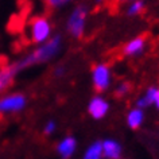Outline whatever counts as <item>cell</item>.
Listing matches in <instances>:
<instances>
[{
	"label": "cell",
	"mask_w": 159,
	"mask_h": 159,
	"mask_svg": "<svg viewBox=\"0 0 159 159\" xmlns=\"http://www.w3.org/2000/svg\"><path fill=\"white\" fill-rule=\"evenodd\" d=\"M88 7L86 6H77L67 18L66 30L71 37L80 39L84 35L85 26H86V18H88Z\"/></svg>",
	"instance_id": "3"
},
{
	"label": "cell",
	"mask_w": 159,
	"mask_h": 159,
	"mask_svg": "<svg viewBox=\"0 0 159 159\" xmlns=\"http://www.w3.org/2000/svg\"><path fill=\"white\" fill-rule=\"evenodd\" d=\"M69 2L70 0H46V3L51 7V8H59V7H63Z\"/></svg>",
	"instance_id": "17"
},
{
	"label": "cell",
	"mask_w": 159,
	"mask_h": 159,
	"mask_svg": "<svg viewBox=\"0 0 159 159\" xmlns=\"http://www.w3.org/2000/svg\"><path fill=\"white\" fill-rule=\"evenodd\" d=\"M97 3H101V0H97Z\"/></svg>",
	"instance_id": "21"
},
{
	"label": "cell",
	"mask_w": 159,
	"mask_h": 159,
	"mask_svg": "<svg viewBox=\"0 0 159 159\" xmlns=\"http://www.w3.org/2000/svg\"><path fill=\"white\" fill-rule=\"evenodd\" d=\"M19 71L20 70H19V67L16 66V63H12V65L8 63V65L0 67V93H2L3 90H6L12 84Z\"/></svg>",
	"instance_id": "7"
},
{
	"label": "cell",
	"mask_w": 159,
	"mask_h": 159,
	"mask_svg": "<svg viewBox=\"0 0 159 159\" xmlns=\"http://www.w3.org/2000/svg\"><path fill=\"white\" fill-rule=\"evenodd\" d=\"M85 159H100L102 158V143L101 142H94L92 143L84 154Z\"/></svg>",
	"instance_id": "13"
},
{
	"label": "cell",
	"mask_w": 159,
	"mask_h": 159,
	"mask_svg": "<svg viewBox=\"0 0 159 159\" xmlns=\"http://www.w3.org/2000/svg\"><path fill=\"white\" fill-rule=\"evenodd\" d=\"M92 81L93 86L97 92H105L109 89L112 82V73L107 63H98L92 70Z\"/></svg>",
	"instance_id": "4"
},
{
	"label": "cell",
	"mask_w": 159,
	"mask_h": 159,
	"mask_svg": "<svg viewBox=\"0 0 159 159\" xmlns=\"http://www.w3.org/2000/svg\"><path fill=\"white\" fill-rule=\"evenodd\" d=\"M66 73V67L59 65V66H55V69L53 70V74L55 75V77H62L63 74Z\"/></svg>",
	"instance_id": "18"
},
{
	"label": "cell",
	"mask_w": 159,
	"mask_h": 159,
	"mask_svg": "<svg viewBox=\"0 0 159 159\" xmlns=\"http://www.w3.org/2000/svg\"><path fill=\"white\" fill-rule=\"evenodd\" d=\"M55 129H57V124H55L54 120H49L43 127V134L45 135H53L55 132Z\"/></svg>",
	"instance_id": "16"
},
{
	"label": "cell",
	"mask_w": 159,
	"mask_h": 159,
	"mask_svg": "<svg viewBox=\"0 0 159 159\" xmlns=\"http://www.w3.org/2000/svg\"><path fill=\"white\" fill-rule=\"evenodd\" d=\"M121 2H132V0H121Z\"/></svg>",
	"instance_id": "20"
},
{
	"label": "cell",
	"mask_w": 159,
	"mask_h": 159,
	"mask_svg": "<svg viewBox=\"0 0 159 159\" xmlns=\"http://www.w3.org/2000/svg\"><path fill=\"white\" fill-rule=\"evenodd\" d=\"M157 89H158L157 86H150V88L146 90V93L136 101V107H139V108H142V109H146L147 107L152 105L155 94H157Z\"/></svg>",
	"instance_id": "12"
},
{
	"label": "cell",
	"mask_w": 159,
	"mask_h": 159,
	"mask_svg": "<svg viewBox=\"0 0 159 159\" xmlns=\"http://www.w3.org/2000/svg\"><path fill=\"white\" fill-rule=\"evenodd\" d=\"M61 49H62V37L61 35H54V37H50L46 42L41 43L30 54H27L26 57H23L20 61L15 63L19 67V70L38 65V63H46L51 61L61 51Z\"/></svg>",
	"instance_id": "1"
},
{
	"label": "cell",
	"mask_w": 159,
	"mask_h": 159,
	"mask_svg": "<svg viewBox=\"0 0 159 159\" xmlns=\"http://www.w3.org/2000/svg\"><path fill=\"white\" fill-rule=\"evenodd\" d=\"M77 150V140L73 136H66L57 144V152L61 158H70L73 157Z\"/></svg>",
	"instance_id": "9"
},
{
	"label": "cell",
	"mask_w": 159,
	"mask_h": 159,
	"mask_svg": "<svg viewBox=\"0 0 159 159\" xmlns=\"http://www.w3.org/2000/svg\"><path fill=\"white\" fill-rule=\"evenodd\" d=\"M143 121H144V111L142 108H139V107L131 109L128 115H127V124H128L131 129L140 128Z\"/></svg>",
	"instance_id": "11"
},
{
	"label": "cell",
	"mask_w": 159,
	"mask_h": 159,
	"mask_svg": "<svg viewBox=\"0 0 159 159\" xmlns=\"http://www.w3.org/2000/svg\"><path fill=\"white\" fill-rule=\"evenodd\" d=\"M144 2L143 0H132V3L128 6V8H127V15L128 16H138L139 14L143 12V10H144Z\"/></svg>",
	"instance_id": "14"
},
{
	"label": "cell",
	"mask_w": 159,
	"mask_h": 159,
	"mask_svg": "<svg viewBox=\"0 0 159 159\" xmlns=\"http://www.w3.org/2000/svg\"><path fill=\"white\" fill-rule=\"evenodd\" d=\"M154 105L157 107V109H159V88L157 89V94H155V98H154Z\"/></svg>",
	"instance_id": "19"
},
{
	"label": "cell",
	"mask_w": 159,
	"mask_h": 159,
	"mask_svg": "<svg viewBox=\"0 0 159 159\" xmlns=\"http://www.w3.org/2000/svg\"><path fill=\"white\" fill-rule=\"evenodd\" d=\"M129 90H131V84L129 82H120L117 86H116V89H115V96H116L117 98H123V97H125L127 94L129 93Z\"/></svg>",
	"instance_id": "15"
},
{
	"label": "cell",
	"mask_w": 159,
	"mask_h": 159,
	"mask_svg": "<svg viewBox=\"0 0 159 159\" xmlns=\"http://www.w3.org/2000/svg\"><path fill=\"white\" fill-rule=\"evenodd\" d=\"M102 143V157L108 159H117L121 157V146L120 143L113 139H105Z\"/></svg>",
	"instance_id": "10"
},
{
	"label": "cell",
	"mask_w": 159,
	"mask_h": 159,
	"mask_svg": "<svg viewBox=\"0 0 159 159\" xmlns=\"http://www.w3.org/2000/svg\"><path fill=\"white\" fill-rule=\"evenodd\" d=\"M27 98L22 93H12L0 98V113H15L26 108Z\"/></svg>",
	"instance_id": "5"
},
{
	"label": "cell",
	"mask_w": 159,
	"mask_h": 159,
	"mask_svg": "<svg viewBox=\"0 0 159 159\" xmlns=\"http://www.w3.org/2000/svg\"><path fill=\"white\" fill-rule=\"evenodd\" d=\"M146 46V37H136L127 43L123 51H124V55H127V57H138V55H142L144 53Z\"/></svg>",
	"instance_id": "8"
},
{
	"label": "cell",
	"mask_w": 159,
	"mask_h": 159,
	"mask_svg": "<svg viewBox=\"0 0 159 159\" xmlns=\"http://www.w3.org/2000/svg\"><path fill=\"white\" fill-rule=\"evenodd\" d=\"M109 112V102L102 96H94L88 104V113L94 120H101Z\"/></svg>",
	"instance_id": "6"
},
{
	"label": "cell",
	"mask_w": 159,
	"mask_h": 159,
	"mask_svg": "<svg viewBox=\"0 0 159 159\" xmlns=\"http://www.w3.org/2000/svg\"><path fill=\"white\" fill-rule=\"evenodd\" d=\"M30 41L35 45H41L51 37V23L45 16H34L29 20Z\"/></svg>",
	"instance_id": "2"
}]
</instances>
